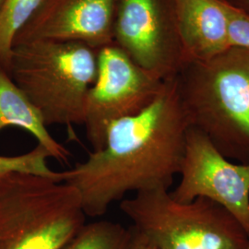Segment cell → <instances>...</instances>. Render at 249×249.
I'll return each mask as SVG.
<instances>
[{
	"instance_id": "6da1fadb",
	"label": "cell",
	"mask_w": 249,
	"mask_h": 249,
	"mask_svg": "<svg viewBox=\"0 0 249 249\" xmlns=\"http://www.w3.org/2000/svg\"><path fill=\"white\" fill-rule=\"evenodd\" d=\"M188 128L177 80H165L149 107L111 124L103 149L61 172L62 182L78 190L92 218L129 192L168 190L181 170Z\"/></svg>"
},
{
	"instance_id": "7a4b0ae2",
	"label": "cell",
	"mask_w": 249,
	"mask_h": 249,
	"mask_svg": "<svg viewBox=\"0 0 249 249\" xmlns=\"http://www.w3.org/2000/svg\"><path fill=\"white\" fill-rule=\"evenodd\" d=\"M176 80L189 127L228 160L249 164V50L187 63Z\"/></svg>"
},
{
	"instance_id": "3957f363",
	"label": "cell",
	"mask_w": 249,
	"mask_h": 249,
	"mask_svg": "<svg viewBox=\"0 0 249 249\" xmlns=\"http://www.w3.org/2000/svg\"><path fill=\"white\" fill-rule=\"evenodd\" d=\"M98 50L78 42H32L11 48L8 73L45 124H83L97 75Z\"/></svg>"
},
{
	"instance_id": "277c9868",
	"label": "cell",
	"mask_w": 249,
	"mask_h": 249,
	"mask_svg": "<svg viewBox=\"0 0 249 249\" xmlns=\"http://www.w3.org/2000/svg\"><path fill=\"white\" fill-rule=\"evenodd\" d=\"M86 217L71 185L24 173L0 177V249H62Z\"/></svg>"
},
{
	"instance_id": "5b68a950",
	"label": "cell",
	"mask_w": 249,
	"mask_h": 249,
	"mask_svg": "<svg viewBox=\"0 0 249 249\" xmlns=\"http://www.w3.org/2000/svg\"><path fill=\"white\" fill-rule=\"evenodd\" d=\"M120 210L157 249H247L249 234L226 209L206 197L175 200L167 189L136 193Z\"/></svg>"
},
{
	"instance_id": "8992f818",
	"label": "cell",
	"mask_w": 249,
	"mask_h": 249,
	"mask_svg": "<svg viewBox=\"0 0 249 249\" xmlns=\"http://www.w3.org/2000/svg\"><path fill=\"white\" fill-rule=\"evenodd\" d=\"M164 81L143 70L115 44L99 49L97 75L86 98L83 119L92 151L103 149L112 123L149 107Z\"/></svg>"
},
{
	"instance_id": "52a82bcc",
	"label": "cell",
	"mask_w": 249,
	"mask_h": 249,
	"mask_svg": "<svg viewBox=\"0 0 249 249\" xmlns=\"http://www.w3.org/2000/svg\"><path fill=\"white\" fill-rule=\"evenodd\" d=\"M114 44L134 62L161 80L187 64L173 0H117Z\"/></svg>"
},
{
	"instance_id": "ba28073f",
	"label": "cell",
	"mask_w": 249,
	"mask_h": 249,
	"mask_svg": "<svg viewBox=\"0 0 249 249\" xmlns=\"http://www.w3.org/2000/svg\"><path fill=\"white\" fill-rule=\"evenodd\" d=\"M179 175L178 187L170 192L175 200L211 199L226 209L249 236V164L231 162L205 135L189 127Z\"/></svg>"
},
{
	"instance_id": "9c48e42d",
	"label": "cell",
	"mask_w": 249,
	"mask_h": 249,
	"mask_svg": "<svg viewBox=\"0 0 249 249\" xmlns=\"http://www.w3.org/2000/svg\"><path fill=\"white\" fill-rule=\"evenodd\" d=\"M117 0H43L14 37L12 46L32 42H78L99 50L114 44Z\"/></svg>"
},
{
	"instance_id": "30bf717a",
	"label": "cell",
	"mask_w": 249,
	"mask_h": 249,
	"mask_svg": "<svg viewBox=\"0 0 249 249\" xmlns=\"http://www.w3.org/2000/svg\"><path fill=\"white\" fill-rule=\"evenodd\" d=\"M223 0H173L187 63L213 58L230 48Z\"/></svg>"
},
{
	"instance_id": "8fae6325",
	"label": "cell",
	"mask_w": 249,
	"mask_h": 249,
	"mask_svg": "<svg viewBox=\"0 0 249 249\" xmlns=\"http://www.w3.org/2000/svg\"><path fill=\"white\" fill-rule=\"evenodd\" d=\"M7 127H18L36 138L38 144L49 152L51 158L68 161L70 151L54 140L47 129L36 107L0 67V131Z\"/></svg>"
},
{
	"instance_id": "7c38bea8",
	"label": "cell",
	"mask_w": 249,
	"mask_h": 249,
	"mask_svg": "<svg viewBox=\"0 0 249 249\" xmlns=\"http://www.w3.org/2000/svg\"><path fill=\"white\" fill-rule=\"evenodd\" d=\"M131 229L112 221L85 223L62 249H126Z\"/></svg>"
},
{
	"instance_id": "4fadbf2b",
	"label": "cell",
	"mask_w": 249,
	"mask_h": 249,
	"mask_svg": "<svg viewBox=\"0 0 249 249\" xmlns=\"http://www.w3.org/2000/svg\"><path fill=\"white\" fill-rule=\"evenodd\" d=\"M43 0H4L0 10V67L8 71L12 43Z\"/></svg>"
},
{
	"instance_id": "5bb4252c",
	"label": "cell",
	"mask_w": 249,
	"mask_h": 249,
	"mask_svg": "<svg viewBox=\"0 0 249 249\" xmlns=\"http://www.w3.org/2000/svg\"><path fill=\"white\" fill-rule=\"evenodd\" d=\"M49 158H51L49 152L39 144L32 151L21 155H0V177L9 173H24L62 182L61 172H55L49 167L47 162Z\"/></svg>"
},
{
	"instance_id": "9a60e30c",
	"label": "cell",
	"mask_w": 249,
	"mask_h": 249,
	"mask_svg": "<svg viewBox=\"0 0 249 249\" xmlns=\"http://www.w3.org/2000/svg\"><path fill=\"white\" fill-rule=\"evenodd\" d=\"M223 8L228 20V39L230 47L249 50V15L223 0Z\"/></svg>"
},
{
	"instance_id": "2e32d148",
	"label": "cell",
	"mask_w": 249,
	"mask_h": 249,
	"mask_svg": "<svg viewBox=\"0 0 249 249\" xmlns=\"http://www.w3.org/2000/svg\"><path fill=\"white\" fill-rule=\"evenodd\" d=\"M131 229V237L126 249H157V248L149 240L142 232L135 229L133 226Z\"/></svg>"
},
{
	"instance_id": "e0dca14e",
	"label": "cell",
	"mask_w": 249,
	"mask_h": 249,
	"mask_svg": "<svg viewBox=\"0 0 249 249\" xmlns=\"http://www.w3.org/2000/svg\"><path fill=\"white\" fill-rule=\"evenodd\" d=\"M231 5L249 15V0H227Z\"/></svg>"
},
{
	"instance_id": "ac0fdd59",
	"label": "cell",
	"mask_w": 249,
	"mask_h": 249,
	"mask_svg": "<svg viewBox=\"0 0 249 249\" xmlns=\"http://www.w3.org/2000/svg\"><path fill=\"white\" fill-rule=\"evenodd\" d=\"M3 3H4V0H0V10H1V8H2Z\"/></svg>"
},
{
	"instance_id": "d6986e66",
	"label": "cell",
	"mask_w": 249,
	"mask_h": 249,
	"mask_svg": "<svg viewBox=\"0 0 249 249\" xmlns=\"http://www.w3.org/2000/svg\"><path fill=\"white\" fill-rule=\"evenodd\" d=\"M249 249V247H248V249Z\"/></svg>"
}]
</instances>
